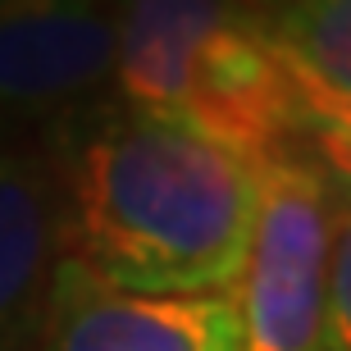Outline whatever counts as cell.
Here are the masks:
<instances>
[{
  "label": "cell",
  "mask_w": 351,
  "mask_h": 351,
  "mask_svg": "<svg viewBox=\"0 0 351 351\" xmlns=\"http://www.w3.org/2000/svg\"><path fill=\"white\" fill-rule=\"evenodd\" d=\"M333 173L311 146L256 165V228L237 283L242 351H315L328 292Z\"/></svg>",
  "instance_id": "7a4b0ae2"
},
{
  "label": "cell",
  "mask_w": 351,
  "mask_h": 351,
  "mask_svg": "<svg viewBox=\"0 0 351 351\" xmlns=\"http://www.w3.org/2000/svg\"><path fill=\"white\" fill-rule=\"evenodd\" d=\"M123 0H0V132H51L101 101Z\"/></svg>",
  "instance_id": "3957f363"
},
{
  "label": "cell",
  "mask_w": 351,
  "mask_h": 351,
  "mask_svg": "<svg viewBox=\"0 0 351 351\" xmlns=\"http://www.w3.org/2000/svg\"><path fill=\"white\" fill-rule=\"evenodd\" d=\"M0 146H10V137H5V132H0Z\"/></svg>",
  "instance_id": "30bf717a"
},
{
  "label": "cell",
  "mask_w": 351,
  "mask_h": 351,
  "mask_svg": "<svg viewBox=\"0 0 351 351\" xmlns=\"http://www.w3.org/2000/svg\"><path fill=\"white\" fill-rule=\"evenodd\" d=\"M315 351H351V178H333V242H328V292Z\"/></svg>",
  "instance_id": "52a82bcc"
},
{
  "label": "cell",
  "mask_w": 351,
  "mask_h": 351,
  "mask_svg": "<svg viewBox=\"0 0 351 351\" xmlns=\"http://www.w3.org/2000/svg\"><path fill=\"white\" fill-rule=\"evenodd\" d=\"M60 256L51 151L0 146V351H37Z\"/></svg>",
  "instance_id": "5b68a950"
},
{
  "label": "cell",
  "mask_w": 351,
  "mask_h": 351,
  "mask_svg": "<svg viewBox=\"0 0 351 351\" xmlns=\"http://www.w3.org/2000/svg\"><path fill=\"white\" fill-rule=\"evenodd\" d=\"M306 146L333 178H351V132H324V137H311Z\"/></svg>",
  "instance_id": "ba28073f"
},
{
  "label": "cell",
  "mask_w": 351,
  "mask_h": 351,
  "mask_svg": "<svg viewBox=\"0 0 351 351\" xmlns=\"http://www.w3.org/2000/svg\"><path fill=\"white\" fill-rule=\"evenodd\" d=\"M37 351H242L233 297H142L55 265Z\"/></svg>",
  "instance_id": "277c9868"
},
{
  "label": "cell",
  "mask_w": 351,
  "mask_h": 351,
  "mask_svg": "<svg viewBox=\"0 0 351 351\" xmlns=\"http://www.w3.org/2000/svg\"><path fill=\"white\" fill-rule=\"evenodd\" d=\"M265 32L301 105L306 142L351 132V0H297L265 19Z\"/></svg>",
  "instance_id": "8992f818"
},
{
  "label": "cell",
  "mask_w": 351,
  "mask_h": 351,
  "mask_svg": "<svg viewBox=\"0 0 351 351\" xmlns=\"http://www.w3.org/2000/svg\"><path fill=\"white\" fill-rule=\"evenodd\" d=\"M233 5H242V10L256 14V19H274V14H283L287 5H297V0H233Z\"/></svg>",
  "instance_id": "9c48e42d"
},
{
  "label": "cell",
  "mask_w": 351,
  "mask_h": 351,
  "mask_svg": "<svg viewBox=\"0 0 351 351\" xmlns=\"http://www.w3.org/2000/svg\"><path fill=\"white\" fill-rule=\"evenodd\" d=\"M60 251L142 297H233L256 228V165L178 119L91 101L51 132Z\"/></svg>",
  "instance_id": "6da1fadb"
}]
</instances>
